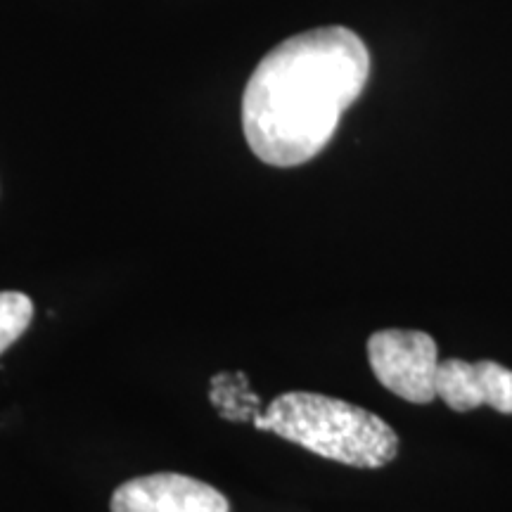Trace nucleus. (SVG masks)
<instances>
[{"label":"nucleus","mask_w":512,"mask_h":512,"mask_svg":"<svg viewBox=\"0 0 512 512\" xmlns=\"http://www.w3.org/2000/svg\"><path fill=\"white\" fill-rule=\"evenodd\" d=\"M370 74L366 43L344 27H323L273 48L242 98L249 150L264 164H306L335 136L339 119Z\"/></svg>","instance_id":"obj_1"},{"label":"nucleus","mask_w":512,"mask_h":512,"mask_svg":"<svg viewBox=\"0 0 512 512\" xmlns=\"http://www.w3.org/2000/svg\"><path fill=\"white\" fill-rule=\"evenodd\" d=\"M254 425L309 448L320 458L366 470L389 465L399 453V437L382 418L323 394L278 396Z\"/></svg>","instance_id":"obj_2"},{"label":"nucleus","mask_w":512,"mask_h":512,"mask_svg":"<svg viewBox=\"0 0 512 512\" xmlns=\"http://www.w3.org/2000/svg\"><path fill=\"white\" fill-rule=\"evenodd\" d=\"M370 368L384 389L408 403L437 399V342L420 330H380L368 339Z\"/></svg>","instance_id":"obj_3"},{"label":"nucleus","mask_w":512,"mask_h":512,"mask_svg":"<svg viewBox=\"0 0 512 512\" xmlns=\"http://www.w3.org/2000/svg\"><path fill=\"white\" fill-rule=\"evenodd\" d=\"M112 512H230L228 498L200 479L159 472L128 479L112 494Z\"/></svg>","instance_id":"obj_4"},{"label":"nucleus","mask_w":512,"mask_h":512,"mask_svg":"<svg viewBox=\"0 0 512 512\" xmlns=\"http://www.w3.org/2000/svg\"><path fill=\"white\" fill-rule=\"evenodd\" d=\"M437 396L458 413L491 406L498 413L512 415V370L494 361L467 363L448 358L439 363Z\"/></svg>","instance_id":"obj_5"},{"label":"nucleus","mask_w":512,"mask_h":512,"mask_svg":"<svg viewBox=\"0 0 512 512\" xmlns=\"http://www.w3.org/2000/svg\"><path fill=\"white\" fill-rule=\"evenodd\" d=\"M34 302L22 292H0V354L10 349L29 328Z\"/></svg>","instance_id":"obj_6"}]
</instances>
